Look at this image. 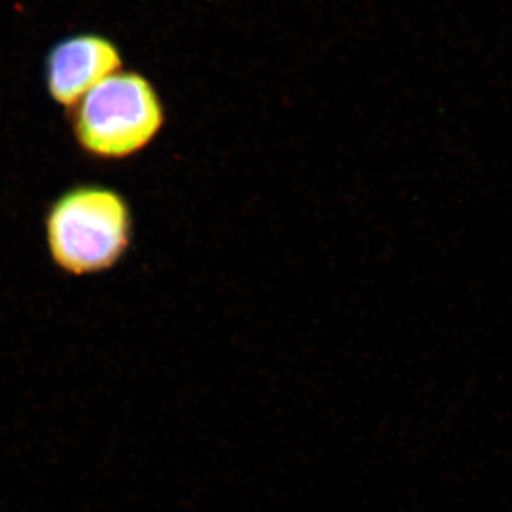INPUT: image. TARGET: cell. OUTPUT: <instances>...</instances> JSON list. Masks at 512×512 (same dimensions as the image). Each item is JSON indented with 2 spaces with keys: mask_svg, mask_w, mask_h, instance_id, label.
<instances>
[{
  "mask_svg": "<svg viewBox=\"0 0 512 512\" xmlns=\"http://www.w3.org/2000/svg\"><path fill=\"white\" fill-rule=\"evenodd\" d=\"M46 245L53 264L67 275L109 271L130 245L131 214L119 192L82 184L56 198L47 210Z\"/></svg>",
  "mask_w": 512,
  "mask_h": 512,
  "instance_id": "6da1fadb",
  "label": "cell"
},
{
  "mask_svg": "<svg viewBox=\"0 0 512 512\" xmlns=\"http://www.w3.org/2000/svg\"><path fill=\"white\" fill-rule=\"evenodd\" d=\"M70 111L77 146L99 160H123L151 144L164 124L153 84L134 72L111 74Z\"/></svg>",
  "mask_w": 512,
  "mask_h": 512,
  "instance_id": "7a4b0ae2",
  "label": "cell"
},
{
  "mask_svg": "<svg viewBox=\"0 0 512 512\" xmlns=\"http://www.w3.org/2000/svg\"><path fill=\"white\" fill-rule=\"evenodd\" d=\"M123 70L119 47L106 36L80 33L60 40L46 59L47 93L67 110L97 84Z\"/></svg>",
  "mask_w": 512,
  "mask_h": 512,
  "instance_id": "3957f363",
  "label": "cell"
}]
</instances>
